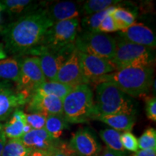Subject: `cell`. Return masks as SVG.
Returning a JSON list of instances; mask_svg holds the SVG:
<instances>
[{
  "label": "cell",
  "mask_w": 156,
  "mask_h": 156,
  "mask_svg": "<svg viewBox=\"0 0 156 156\" xmlns=\"http://www.w3.org/2000/svg\"><path fill=\"white\" fill-rule=\"evenodd\" d=\"M121 142L122 147L125 151L136 153L139 150L138 141L136 136L131 132H124L121 134Z\"/></svg>",
  "instance_id": "f546056e"
},
{
  "label": "cell",
  "mask_w": 156,
  "mask_h": 156,
  "mask_svg": "<svg viewBox=\"0 0 156 156\" xmlns=\"http://www.w3.org/2000/svg\"><path fill=\"white\" fill-rule=\"evenodd\" d=\"M21 59L16 56L0 60V79L18 83L20 75Z\"/></svg>",
  "instance_id": "44dd1931"
},
{
  "label": "cell",
  "mask_w": 156,
  "mask_h": 156,
  "mask_svg": "<svg viewBox=\"0 0 156 156\" xmlns=\"http://www.w3.org/2000/svg\"><path fill=\"white\" fill-rule=\"evenodd\" d=\"M74 156H79V155H76V154H75V155H74ZM99 156V155H98Z\"/></svg>",
  "instance_id": "ab89813d"
},
{
  "label": "cell",
  "mask_w": 156,
  "mask_h": 156,
  "mask_svg": "<svg viewBox=\"0 0 156 156\" xmlns=\"http://www.w3.org/2000/svg\"><path fill=\"white\" fill-rule=\"evenodd\" d=\"M75 44L56 50H39L35 54L38 56L40 65L46 81H54L58 71L69 58L75 49Z\"/></svg>",
  "instance_id": "9c48e42d"
},
{
  "label": "cell",
  "mask_w": 156,
  "mask_h": 156,
  "mask_svg": "<svg viewBox=\"0 0 156 156\" xmlns=\"http://www.w3.org/2000/svg\"><path fill=\"white\" fill-rule=\"evenodd\" d=\"M53 23L78 18L83 12V4L77 2H58L46 8Z\"/></svg>",
  "instance_id": "2e32d148"
},
{
  "label": "cell",
  "mask_w": 156,
  "mask_h": 156,
  "mask_svg": "<svg viewBox=\"0 0 156 156\" xmlns=\"http://www.w3.org/2000/svg\"><path fill=\"white\" fill-rule=\"evenodd\" d=\"M28 156H49V154L45 151H32Z\"/></svg>",
  "instance_id": "74e56055"
},
{
  "label": "cell",
  "mask_w": 156,
  "mask_h": 156,
  "mask_svg": "<svg viewBox=\"0 0 156 156\" xmlns=\"http://www.w3.org/2000/svg\"><path fill=\"white\" fill-rule=\"evenodd\" d=\"M119 0H88L83 4V14L92 15L119 5Z\"/></svg>",
  "instance_id": "4316f807"
},
{
  "label": "cell",
  "mask_w": 156,
  "mask_h": 156,
  "mask_svg": "<svg viewBox=\"0 0 156 156\" xmlns=\"http://www.w3.org/2000/svg\"><path fill=\"white\" fill-rule=\"evenodd\" d=\"M2 10V8H1V6H0V11Z\"/></svg>",
  "instance_id": "60d3db41"
},
{
  "label": "cell",
  "mask_w": 156,
  "mask_h": 156,
  "mask_svg": "<svg viewBox=\"0 0 156 156\" xmlns=\"http://www.w3.org/2000/svg\"><path fill=\"white\" fill-rule=\"evenodd\" d=\"M137 141L138 148L140 150L156 149V131L155 129H147Z\"/></svg>",
  "instance_id": "f1b7e54d"
},
{
  "label": "cell",
  "mask_w": 156,
  "mask_h": 156,
  "mask_svg": "<svg viewBox=\"0 0 156 156\" xmlns=\"http://www.w3.org/2000/svg\"><path fill=\"white\" fill-rule=\"evenodd\" d=\"M31 151L20 139H9L6 142L1 156H28Z\"/></svg>",
  "instance_id": "83f0119b"
},
{
  "label": "cell",
  "mask_w": 156,
  "mask_h": 156,
  "mask_svg": "<svg viewBox=\"0 0 156 156\" xmlns=\"http://www.w3.org/2000/svg\"><path fill=\"white\" fill-rule=\"evenodd\" d=\"M62 113L67 123L80 124L95 119L93 93L88 85L74 87L62 99Z\"/></svg>",
  "instance_id": "3957f363"
},
{
  "label": "cell",
  "mask_w": 156,
  "mask_h": 156,
  "mask_svg": "<svg viewBox=\"0 0 156 156\" xmlns=\"http://www.w3.org/2000/svg\"><path fill=\"white\" fill-rule=\"evenodd\" d=\"M95 108V119L101 115H135L136 113L135 106L130 96L108 82L98 84Z\"/></svg>",
  "instance_id": "277c9868"
},
{
  "label": "cell",
  "mask_w": 156,
  "mask_h": 156,
  "mask_svg": "<svg viewBox=\"0 0 156 156\" xmlns=\"http://www.w3.org/2000/svg\"><path fill=\"white\" fill-rule=\"evenodd\" d=\"M117 30H117L116 25H115L114 20L113 18L112 13L108 14L103 19L98 28V32L103 33V34L112 33Z\"/></svg>",
  "instance_id": "d6a6232c"
},
{
  "label": "cell",
  "mask_w": 156,
  "mask_h": 156,
  "mask_svg": "<svg viewBox=\"0 0 156 156\" xmlns=\"http://www.w3.org/2000/svg\"><path fill=\"white\" fill-rule=\"evenodd\" d=\"M74 87H75L69 86V85L56 81H46L43 83L40 87H38L34 91V93L53 95L60 99H63Z\"/></svg>",
  "instance_id": "7402d4cb"
},
{
  "label": "cell",
  "mask_w": 156,
  "mask_h": 156,
  "mask_svg": "<svg viewBox=\"0 0 156 156\" xmlns=\"http://www.w3.org/2000/svg\"><path fill=\"white\" fill-rule=\"evenodd\" d=\"M68 146L79 156H98L101 145L89 129L82 128L73 134Z\"/></svg>",
  "instance_id": "7c38bea8"
},
{
  "label": "cell",
  "mask_w": 156,
  "mask_h": 156,
  "mask_svg": "<svg viewBox=\"0 0 156 156\" xmlns=\"http://www.w3.org/2000/svg\"><path fill=\"white\" fill-rule=\"evenodd\" d=\"M25 147L31 151H48L58 143L59 140H54L44 129H32L20 138Z\"/></svg>",
  "instance_id": "e0dca14e"
},
{
  "label": "cell",
  "mask_w": 156,
  "mask_h": 156,
  "mask_svg": "<svg viewBox=\"0 0 156 156\" xmlns=\"http://www.w3.org/2000/svg\"><path fill=\"white\" fill-rule=\"evenodd\" d=\"M119 37L132 44L145 46L152 49L155 48V34L143 23H134L127 28L121 30Z\"/></svg>",
  "instance_id": "9a60e30c"
},
{
  "label": "cell",
  "mask_w": 156,
  "mask_h": 156,
  "mask_svg": "<svg viewBox=\"0 0 156 156\" xmlns=\"http://www.w3.org/2000/svg\"><path fill=\"white\" fill-rule=\"evenodd\" d=\"M46 82L38 56H28L21 59L20 75L16 88L30 100L34 91Z\"/></svg>",
  "instance_id": "ba28073f"
},
{
  "label": "cell",
  "mask_w": 156,
  "mask_h": 156,
  "mask_svg": "<svg viewBox=\"0 0 156 156\" xmlns=\"http://www.w3.org/2000/svg\"><path fill=\"white\" fill-rule=\"evenodd\" d=\"M153 72L151 67H126L103 75L94 83L108 82L129 96L139 97L149 92L154 81Z\"/></svg>",
  "instance_id": "7a4b0ae2"
},
{
  "label": "cell",
  "mask_w": 156,
  "mask_h": 156,
  "mask_svg": "<svg viewBox=\"0 0 156 156\" xmlns=\"http://www.w3.org/2000/svg\"><path fill=\"white\" fill-rule=\"evenodd\" d=\"M118 30H122L135 23V16L132 12L124 7H116L112 12Z\"/></svg>",
  "instance_id": "d4e9b609"
},
{
  "label": "cell",
  "mask_w": 156,
  "mask_h": 156,
  "mask_svg": "<svg viewBox=\"0 0 156 156\" xmlns=\"http://www.w3.org/2000/svg\"><path fill=\"white\" fill-rule=\"evenodd\" d=\"M38 5L30 0H4L0 2L2 10L9 15H26L38 9Z\"/></svg>",
  "instance_id": "ffe728a7"
},
{
  "label": "cell",
  "mask_w": 156,
  "mask_h": 156,
  "mask_svg": "<svg viewBox=\"0 0 156 156\" xmlns=\"http://www.w3.org/2000/svg\"><path fill=\"white\" fill-rule=\"evenodd\" d=\"M53 24L44 7L23 15L2 30L5 47L12 54H31Z\"/></svg>",
  "instance_id": "6da1fadb"
},
{
  "label": "cell",
  "mask_w": 156,
  "mask_h": 156,
  "mask_svg": "<svg viewBox=\"0 0 156 156\" xmlns=\"http://www.w3.org/2000/svg\"><path fill=\"white\" fill-rule=\"evenodd\" d=\"M100 156H127V155H126V153H119V152L112 151V150L106 147L104 150H103V153H101V155Z\"/></svg>",
  "instance_id": "8d00e7d4"
},
{
  "label": "cell",
  "mask_w": 156,
  "mask_h": 156,
  "mask_svg": "<svg viewBox=\"0 0 156 156\" xmlns=\"http://www.w3.org/2000/svg\"><path fill=\"white\" fill-rule=\"evenodd\" d=\"M6 142H7V138L4 132L3 124H0V156L2 155L4 147H5Z\"/></svg>",
  "instance_id": "d590c367"
},
{
  "label": "cell",
  "mask_w": 156,
  "mask_h": 156,
  "mask_svg": "<svg viewBox=\"0 0 156 156\" xmlns=\"http://www.w3.org/2000/svg\"><path fill=\"white\" fill-rule=\"evenodd\" d=\"M26 124V114L21 109L15 110L9 120L3 125L6 138L20 139L24 134L23 130Z\"/></svg>",
  "instance_id": "ac0fdd59"
},
{
  "label": "cell",
  "mask_w": 156,
  "mask_h": 156,
  "mask_svg": "<svg viewBox=\"0 0 156 156\" xmlns=\"http://www.w3.org/2000/svg\"><path fill=\"white\" fill-rule=\"evenodd\" d=\"M133 156H156V149L138 150Z\"/></svg>",
  "instance_id": "e575fe53"
},
{
  "label": "cell",
  "mask_w": 156,
  "mask_h": 156,
  "mask_svg": "<svg viewBox=\"0 0 156 156\" xmlns=\"http://www.w3.org/2000/svg\"><path fill=\"white\" fill-rule=\"evenodd\" d=\"M79 18L55 23L48 29L40 46L33 52L34 55L39 50H56L75 43L80 30Z\"/></svg>",
  "instance_id": "52a82bcc"
},
{
  "label": "cell",
  "mask_w": 156,
  "mask_h": 156,
  "mask_svg": "<svg viewBox=\"0 0 156 156\" xmlns=\"http://www.w3.org/2000/svg\"><path fill=\"white\" fill-rule=\"evenodd\" d=\"M67 124L63 114L49 115L46 117L44 129L54 140H58L63 134L64 129L67 127Z\"/></svg>",
  "instance_id": "603a6c76"
},
{
  "label": "cell",
  "mask_w": 156,
  "mask_h": 156,
  "mask_svg": "<svg viewBox=\"0 0 156 156\" xmlns=\"http://www.w3.org/2000/svg\"><path fill=\"white\" fill-rule=\"evenodd\" d=\"M54 81L72 87L84 84L80 64V52L76 48L58 71Z\"/></svg>",
  "instance_id": "4fadbf2b"
},
{
  "label": "cell",
  "mask_w": 156,
  "mask_h": 156,
  "mask_svg": "<svg viewBox=\"0 0 156 156\" xmlns=\"http://www.w3.org/2000/svg\"><path fill=\"white\" fill-rule=\"evenodd\" d=\"M120 132L113 129H105L100 132V136L106 147L112 151L119 152V153H126L125 150L122 147L121 142Z\"/></svg>",
  "instance_id": "484cf974"
},
{
  "label": "cell",
  "mask_w": 156,
  "mask_h": 156,
  "mask_svg": "<svg viewBox=\"0 0 156 156\" xmlns=\"http://www.w3.org/2000/svg\"><path fill=\"white\" fill-rule=\"evenodd\" d=\"M135 115L108 114L101 115L96 120L101 121L113 129L119 132H131L135 123Z\"/></svg>",
  "instance_id": "d6986e66"
},
{
  "label": "cell",
  "mask_w": 156,
  "mask_h": 156,
  "mask_svg": "<svg viewBox=\"0 0 156 156\" xmlns=\"http://www.w3.org/2000/svg\"><path fill=\"white\" fill-rule=\"evenodd\" d=\"M46 116L41 114H26V122L33 129H42L46 124Z\"/></svg>",
  "instance_id": "4dcf8cb0"
},
{
  "label": "cell",
  "mask_w": 156,
  "mask_h": 156,
  "mask_svg": "<svg viewBox=\"0 0 156 156\" xmlns=\"http://www.w3.org/2000/svg\"><path fill=\"white\" fill-rule=\"evenodd\" d=\"M116 39V53L112 60L116 70L126 67H151L155 62L152 48L126 41L118 37Z\"/></svg>",
  "instance_id": "5b68a950"
},
{
  "label": "cell",
  "mask_w": 156,
  "mask_h": 156,
  "mask_svg": "<svg viewBox=\"0 0 156 156\" xmlns=\"http://www.w3.org/2000/svg\"><path fill=\"white\" fill-rule=\"evenodd\" d=\"M29 99L7 81L0 82V122L7 119Z\"/></svg>",
  "instance_id": "8fae6325"
},
{
  "label": "cell",
  "mask_w": 156,
  "mask_h": 156,
  "mask_svg": "<svg viewBox=\"0 0 156 156\" xmlns=\"http://www.w3.org/2000/svg\"><path fill=\"white\" fill-rule=\"evenodd\" d=\"M74 44L80 52L110 61L116 53V39L100 32L79 30Z\"/></svg>",
  "instance_id": "8992f818"
},
{
  "label": "cell",
  "mask_w": 156,
  "mask_h": 156,
  "mask_svg": "<svg viewBox=\"0 0 156 156\" xmlns=\"http://www.w3.org/2000/svg\"><path fill=\"white\" fill-rule=\"evenodd\" d=\"M49 156H74L75 153L72 151L66 142L59 140L56 145L48 151Z\"/></svg>",
  "instance_id": "1f68e13d"
},
{
  "label": "cell",
  "mask_w": 156,
  "mask_h": 156,
  "mask_svg": "<svg viewBox=\"0 0 156 156\" xmlns=\"http://www.w3.org/2000/svg\"><path fill=\"white\" fill-rule=\"evenodd\" d=\"M80 64L84 84L86 85L94 83L102 76L116 71L110 60L82 52H80Z\"/></svg>",
  "instance_id": "30bf717a"
},
{
  "label": "cell",
  "mask_w": 156,
  "mask_h": 156,
  "mask_svg": "<svg viewBox=\"0 0 156 156\" xmlns=\"http://www.w3.org/2000/svg\"><path fill=\"white\" fill-rule=\"evenodd\" d=\"M27 110L31 114L49 115L63 114L62 99L53 95L34 93L28 102Z\"/></svg>",
  "instance_id": "5bb4252c"
},
{
  "label": "cell",
  "mask_w": 156,
  "mask_h": 156,
  "mask_svg": "<svg viewBox=\"0 0 156 156\" xmlns=\"http://www.w3.org/2000/svg\"><path fill=\"white\" fill-rule=\"evenodd\" d=\"M116 7V6L112 7L103 11L87 15L83 17L81 22V26L83 30L90 31V32H98V28L101 22L107 15L112 12Z\"/></svg>",
  "instance_id": "cb8c5ba5"
},
{
  "label": "cell",
  "mask_w": 156,
  "mask_h": 156,
  "mask_svg": "<svg viewBox=\"0 0 156 156\" xmlns=\"http://www.w3.org/2000/svg\"><path fill=\"white\" fill-rule=\"evenodd\" d=\"M6 58H7V54H6L5 51L3 50V48L0 47V60H2Z\"/></svg>",
  "instance_id": "f35d334b"
},
{
  "label": "cell",
  "mask_w": 156,
  "mask_h": 156,
  "mask_svg": "<svg viewBox=\"0 0 156 156\" xmlns=\"http://www.w3.org/2000/svg\"><path fill=\"white\" fill-rule=\"evenodd\" d=\"M145 109L148 119L155 122L156 121V99L155 97H150L146 99Z\"/></svg>",
  "instance_id": "836d02e7"
}]
</instances>
